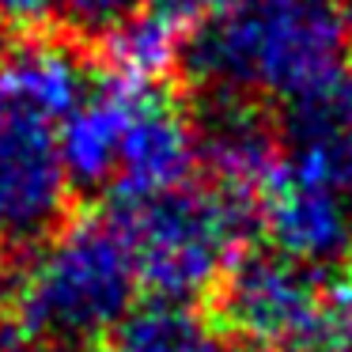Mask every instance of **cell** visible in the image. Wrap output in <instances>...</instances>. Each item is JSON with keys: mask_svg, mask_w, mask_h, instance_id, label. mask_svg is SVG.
Here are the masks:
<instances>
[{"mask_svg": "<svg viewBox=\"0 0 352 352\" xmlns=\"http://www.w3.org/2000/svg\"><path fill=\"white\" fill-rule=\"evenodd\" d=\"M349 50L337 0H250L201 19L182 65L208 95L292 102L349 69Z\"/></svg>", "mask_w": 352, "mask_h": 352, "instance_id": "1", "label": "cell"}, {"mask_svg": "<svg viewBox=\"0 0 352 352\" xmlns=\"http://www.w3.org/2000/svg\"><path fill=\"white\" fill-rule=\"evenodd\" d=\"M110 220L133 254L140 288L160 303L212 296L258 228V201L228 186L186 182L148 197L110 201Z\"/></svg>", "mask_w": 352, "mask_h": 352, "instance_id": "2", "label": "cell"}, {"mask_svg": "<svg viewBox=\"0 0 352 352\" xmlns=\"http://www.w3.org/2000/svg\"><path fill=\"white\" fill-rule=\"evenodd\" d=\"M137 265L110 216H84L50 231L12 284L19 326L42 344L110 337L137 311Z\"/></svg>", "mask_w": 352, "mask_h": 352, "instance_id": "3", "label": "cell"}, {"mask_svg": "<svg viewBox=\"0 0 352 352\" xmlns=\"http://www.w3.org/2000/svg\"><path fill=\"white\" fill-rule=\"evenodd\" d=\"M220 333L258 352H311L326 344V292L314 269L273 250H243L212 292Z\"/></svg>", "mask_w": 352, "mask_h": 352, "instance_id": "4", "label": "cell"}, {"mask_svg": "<svg viewBox=\"0 0 352 352\" xmlns=\"http://www.w3.org/2000/svg\"><path fill=\"white\" fill-rule=\"evenodd\" d=\"M258 228L269 250L303 269L352 261V197L288 160L258 190Z\"/></svg>", "mask_w": 352, "mask_h": 352, "instance_id": "5", "label": "cell"}, {"mask_svg": "<svg viewBox=\"0 0 352 352\" xmlns=\"http://www.w3.org/2000/svg\"><path fill=\"white\" fill-rule=\"evenodd\" d=\"M197 167V129L163 84H133L110 197H148L186 186Z\"/></svg>", "mask_w": 352, "mask_h": 352, "instance_id": "6", "label": "cell"}, {"mask_svg": "<svg viewBox=\"0 0 352 352\" xmlns=\"http://www.w3.org/2000/svg\"><path fill=\"white\" fill-rule=\"evenodd\" d=\"M69 201V175L57 129L0 114V239L31 243L57 231Z\"/></svg>", "mask_w": 352, "mask_h": 352, "instance_id": "7", "label": "cell"}, {"mask_svg": "<svg viewBox=\"0 0 352 352\" xmlns=\"http://www.w3.org/2000/svg\"><path fill=\"white\" fill-rule=\"evenodd\" d=\"M87 99L84 54L54 34H19L0 46V114L61 129Z\"/></svg>", "mask_w": 352, "mask_h": 352, "instance_id": "8", "label": "cell"}, {"mask_svg": "<svg viewBox=\"0 0 352 352\" xmlns=\"http://www.w3.org/2000/svg\"><path fill=\"white\" fill-rule=\"evenodd\" d=\"M193 129L197 163L212 170V182L258 201V190L284 160L280 129L261 110V102L243 95H208L201 114L193 118Z\"/></svg>", "mask_w": 352, "mask_h": 352, "instance_id": "9", "label": "cell"}, {"mask_svg": "<svg viewBox=\"0 0 352 352\" xmlns=\"http://www.w3.org/2000/svg\"><path fill=\"white\" fill-rule=\"evenodd\" d=\"M280 140L288 163L352 197V65L288 102Z\"/></svg>", "mask_w": 352, "mask_h": 352, "instance_id": "10", "label": "cell"}, {"mask_svg": "<svg viewBox=\"0 0 352 352\" xmlns=\"http://www.w3.org/2000/svg\"><path fill=\"white\" fill-rule=\"evenodd\" d=\"M201 23V0H152L144 12L102 34L110 76L129 84H160L186 61L190 38Z\"/></svg>", "mask_w": 352, "mask_h": 352, "instance_id": "11", "label": "cell"}, {"mask_svg": "<svg viewBox=\"0 0 352 352\" xmlns=\"http://www.w3.org/2000/svg\"><path fill=\"white\" fill-rule=\"evenodd\" d=\"M133 84L110 76L99 91H87V99L65 118L57 129V148L69 182L84 190H110L118 175V152L129 118Z\"/></svg>", "mask_w": 352, "mask_h": 352, "instance_id": "12", "label": "cell"}, {"mask_svg": "<svg viewBox=\"0 0 352 352\" xmlns=\"http://www.w3.org/2000/svg\"><path fill=\"white\" fill-rule=\"evenodd\" d=\"M110 352H258L220 337L182 303H148L137 307L110 333Z\"/></svg>", "mask_w": 352, "mask_h": 352, "instance_id": "13", "label": "cell"}, {"mask_svg": "<svg viewBox=\"0 0 352 352\" xmlns=\"http://www.w3.org/2000/svg\"><path fill=\"white\" fill-rule=\"evenodd\" d=\"M148 4L152 0H57V8L69 16V23L91 34L114 31V27H122L137 12H144Z\"/></svg>", "mask_w": 352, "mask_h": 352, "instance_id": "14", "label": "cell"}, {"mask_svg": "<svg viewBox=\"0 0 352 352\" xmlns=\"http://www.w3.org/2000/svg\"><path fill=\"white\" fill-rule=\"evenodd\" d=\"M326 349L352 352V261L326 288Z\"/></svg>", "mask_w": 352, "mask_h": 352, "instance_id": "15", "label": "cell"}, {"mask_svg": "<svg viewBox=\"0 0 352 352\" xmlns=\"http://www.w3.org/2000/svg\"><path fill=\"white\" fill-rule=\"evenodd\" d=\"M54 8L57 0H0V27L31 34V27L46 23Z\"/></svg>", "mask_w": 352, "mask_h": 352, "instance_id": "16", "label": "cell"}, {"mask_svg": "<svg viewBox=\"0 0 352 352\" xmlns=\"http://www.w3.org/2000/svg\"><path fill=\"white\" fill-rule=\"evenodd\" d=\"M201 4H212L216 12H223V8H239V4H250V0H201Z\"/></svg>", "mask_w": 352, "mask_h": 352, "instance_id": "17", "label": "cell"}, {"mask_svg": "<svg viewBox=\"0 0 352 352\" xmlns=\"http://www.w3.org/2000/svg\"><path fill=\"white\" fill-rule=\"evenodd\" d=\"M12 352H72V349H57V344H31V349H12Z\"/></svg>", "mask_w": 352, "mask_h": 352, "instance_id": "18", "label": "cell"}, {"mask_svg": "<svg viewBox=\"0 0 352 352\" xmlns=\"http://www.w3.org/2000/svg\"><path fill=\"white\" fill-rule=\"evenodd\" d=\"M4 276H8V258H4V239H0V284H4Z\"/></svg>", "mask_w": 352, "mask_h": 352, "instance_id": "19", "label": "cell"}, {"mask_svg": "<svg viewBox=\"0 0 352 352\" xmlns=\"http://www.w3.org/2000/svg\"><path fill=\"white\" fill-rule=\"evenodd\" d=\"M337 4H341L344 19H349V31H352V0H337Z\"/></svg>", "mask_w": 352, "mask_h": 352, "instance_id": "20", "label": "cell"}, {"mask_svg": "<svg viewBox=\"0 0 352 352\" xmlns=\"http://www.w3.org/2000/svg\"><path fill=\"white\" fill-rule=\"evenodd\" d=\"M12 349H16V344H12L8 337H4V329H0V352H12Z\"/></svg>", "mask_w": 352, "mask_h": 352, "instance_id": "21", "label": "cell"}]
</instances>
